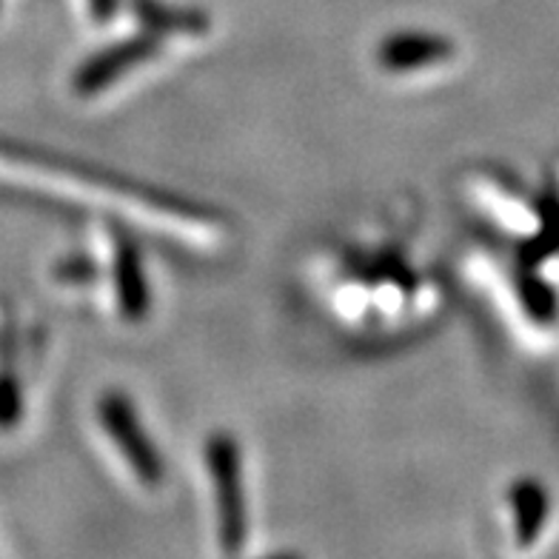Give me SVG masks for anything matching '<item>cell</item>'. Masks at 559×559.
I'll list each match as a JSON object with an SVG mask.
<instances>
[{"label":"cell","instance_id":"obj_3","mask_svg":"<svg viewBox=\"0 0 559 559\" xmlns=\"http://www.w3.org/2000/svg\"><path fill=\"white\" fill-rule=\"evenodd\" d=\"M157 49H160V37L148 35V32L146 35L129 37V40H120V44L106 46V49H100V52L92 55V58L83 60L81 67H78V72L72 78L74 95H104L106 88L115 86L132 69H138L140 63H146L148 58H155Z\"/></svg>","mask_w":559,"mask_h":559},{"label":"cell","instance_id":"obj_5","mask_svg":"<svg viewBox=\"0 0 559 559\" xmlns=\"http://www.w3.org/2000/svg\"><path fill=\"white\" fill-rule=\"evenodd\" d=\"M508 511H511V531H514L516 548H534L543 531L551 523L554 500L548 488L534 477L516 479L508 488Z\"/></svg>","mask_w":559,"mask_h":559},{"label":"cell","instance_id":"obj_4","mask_svg":"<svg viewBox=\"0 0 559 559\" xmlns=\"http://www.w3.org/2000/svg\"><path fill=\"white\" fill-rule=\"evenodd\" d=\"M456 46L435 32H394L377 46V67L389 74H412L442 67L454 58Z\"/></svg>","mask_w":559,"mask_h":559},{"label":"cell","instance_id":"obj_7","mask_svg":"<svg viewBox=\"0 0 559 559\" xmlns=\"http://www.w3.org/2000/svg\"><path fill=\"white\" fill-rule=\"evenodd\" d=\"M138 21L146 26L148 35H169V32H198L206 29V17L183 12V9H169L160 7L155 0H138Z\"/></svg>","mask_w":559,"mask_h":559},{"label":"cell","instance_id":"obj_1","mask_svg":"<svg viewBox=\"0 0 559 559\" xmlns=\"http://www.w3.org/2000/svg\"><path fill=\"white\" fill-rule=\"evenodd\" d=\"M206 474L214 488L217 534L226 551H240L246 539V493H243V456L235 437L214 435L206 442Z\"/></svg>","mask_w":559,"mask_h":559},{"label":"cell","instance_id":"obj_2","mask_svg":"<svg viewBox=\"0 0 559 559\" xmlns=\"http://www.w3.org/2000/svg\"><path fill=\"white\" fill-rule=\"evenodd\" d=\"M97 417H100V428L115 442V449L120 451L134 477L146 486H157L163 477L160 454H157L152 437L146 435L143 423L138 419V412L129 403V397L120 391H106L97 403Z\"/></svg>","mask_w":559,"mask_h":559},{"label":"cell","instance_id":"obj_6","mask_svg":"<svg viewBox=\"0 0 559 559\" xmlns=\"http://www.w3.org/2000/svg\"><path fill=\"white\" fill-rule=\"evenodd\" d=\"M115 297H118L120 314L129 323H138L148 314L152 295H148L143 263H140L132 243H120V249L115 251Z\"/></svg>","mask_w":559,"mask_h":559},{"label":"cell","instance_id":"obj_8","mask_svg":"<svg viewBox=\"0 0 559 559\" xmlns=\"http://www.w3.org/2000/svg\"><path fill=\"white\" fill-rule=\"evenodd\" d=\"M115 7H118V0H88V15L95 17V21L106 23L115 15Z\"/></svg>","mask_w":559,"mask_h":559}]
</instances>
